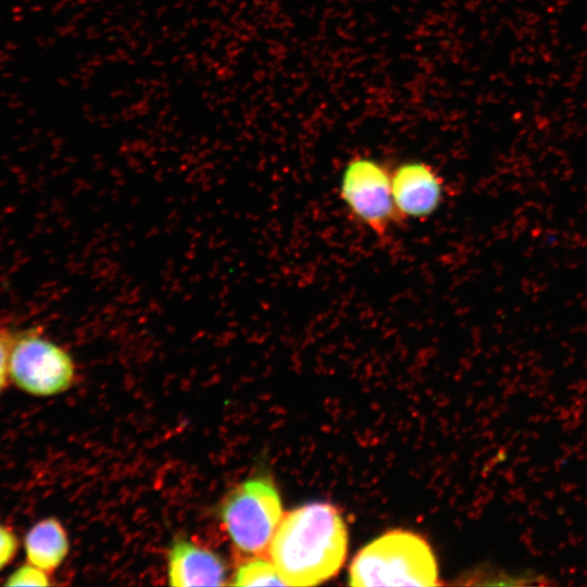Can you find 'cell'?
Wrapping results in <instances>:
<instances>
[{
    "label": "cell",
    "instance_id": "1",
    "mask_svg": "<svg viewBox=\"0 0 587 587\" xmlns=\"http://www.w3.org/2000/svg\"><path fill=\"white\" fill-rule=\"evenodd\" d=\"M348 533L339 511L314 502L283 515L267 548L286 586H315L340 570Z\"/></svg>",
    "mask_w": 587,
    "mask_h": 587
},
{
    "label": "cell",
    "instance_id": "2",
    "mask_svg": "<svg viewBox=\"0 0 587 587\" xmlns=\"http://www.w3.org/2000/svg\"><path fill=\"white\" fill-rule=\"evenodd\" d=\"M435 555L421 536L391 530L367 544L349 569V585L438 586Z\"/></svg>",
    "mask_w": 587,
    "mask_h": 587
},
{
    "label": "cell",
    "instance_id": "3",
    "mask_svg": "<svg viewBox=\"0 0 587 587\" xmlns=\"http://www.w3.org/2000/svg\"><path fill=\"white\" fill-rule=\"evenodd\" d=\"M221 517L240 551L263 555L283 517L279 494L267 477L248 479L224 499Z\"/></svg>",
    "mask_w": 587,
    "mask_h": 587
},
{
    "label": "cell",
    "instance_id": "4",
    "mask_svg": "<svg viewBox=\"0 0 587 587\" xmlns=\"http://www.w3.org/2000/svg\"><path fill=\"white\" fill-rule=\"evenodd\" d=\"M340 198L352 220L384 238L403 223L391 193V167L370 157H355L345 166Z\"/></svg>",
    "mask_w": 587,
    "mask_h": 587
},
{
    "label": "cell",
    "instance_id": "5",
    "mask_svg": "<svg viewBox=\"0 0 587 587\" xmlns=\"http://www.w3.org/2000/svg\"><path fill=\"white\" fill-rule=\"evenodd\" d=\"M9 377L17 389L34 397H50L67 390L75 378L70 353L37 332L14 336Z\"/></svg>",
    "mask_w": 587,
    "mask_h": 587
},
{
    "label": "cell",
    "instance_id": "6",
    "mask_svg": "<svg viewBox=\"0 0 587 587\" xmlns=\"http://www.w3.org/2000/svg\"><path fill=\"white\" fill-rule=\"evenodd\" d=\"M391 193L401 220L433 215L442 203L445 185L438 172L423 161H405L391 167Z\"/></svg>",
    "mask_w": 587,
    "mask_h": 587
},
{
    "label": "cell",
    "instance_id": "7",
    "mask_svg": "<svg viewBox=\"0 0 587 587\" xmlns=\"http://www.w3.org/2000/svg\"><path fill=\"white\" fill-rule=\"evenodd\" d=\"M226 570L214 552L186 539H176L168 555V583L172 586H222Z\"/></svg>",
    "mask_w": 587,
    "mask_h": 587
},
{
    "label": "cell",
    "instance_id": "8",
    "mask_svg": "<svg viewBox=\"0 0 587 587\" xmlns=\"http://www.w3.org/2000/svg\"><path fill=\"white\" fill-rule=\"evenodd\" d=\"M23 548L27 562L51 573L65 560L70 542L61 522L55 517H46L28 528Z\"/></svg>",
    "mask_w": 587,
    "mask_h": 587
},
{
    "label": "cell",
    "instance_id": "9",
    "mask_svg": "<svg viewBox=\"0 0 587 587\" xmlns=\"http://www.w3.org/2000/svg\"><path fill=\"white\" fill-rule=\"evenodd\" d=\"M235 586H286L275 565L263 555H252L236 570Z\"/></svg>",
    "mask_w": 587,
    "mask_h": 587
},
{
    "label": "cell",
    "instance_id": "10",
    "mask_svg": "<svg viewBox=\"0 0 587 587\" xmlns=\"http://www.w3.org/2000/svg\"><path fill=\"white\" fill-rule=\"evenodd\" d=\"M4 586H48L49 573L29 563L20 565L7 577Z\"/></svg>",
    "mask_w": 587,
    "mask_h": 587
},
{
    "label": "cell",
    "instance_id": "11",
    "mask_svg": "<svg viewBox=\"0 0 587 587\" xmlns=\"http://www.w3.org/2000/svg\"><path fill=\"white\" fill-rule=\"evenodd\" d=\"M18 549L20 540L15 532L0 523V572L13 561Z\"/></svg>",
    "mask_w": 587,
    "mask_h": 587
},
{
    "label": "cell",
    "instance_id": "12",
    "mask_svg": "<svg viewBox=\"0 0 587 587\" xmlns=\"http://www.w3.org/2000/svg\"><path fill=\"white\" fill-rule=\"evenodd\" d=\"M14 336L8 329L0 327V380L10 382L9 359Z\"/></svg>",
    "mask_w": 587,
    "mask_h": 587
}]
</instances>
